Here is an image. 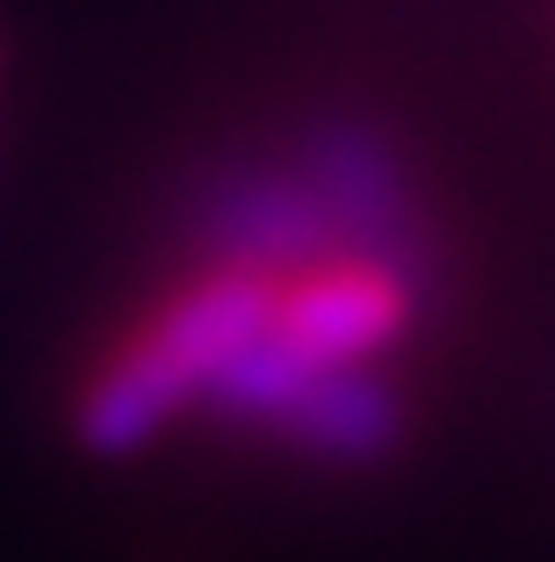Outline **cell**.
I'll return each instance as SVG.
<instances>
[{
    "instance_id": "6da1fadb",
    "label": "cell",
    "mask_w": 555,
    "mask_h": 562,
    "mask_svg": "<svg viewBox=\"0 0 555 562\" xmlns=\"http://www.w3.org/2000/svg\"><path fill=\"white\" fill-rule=\"evenodd\" d=\"M275 267H245V260H210L196 281H180L174 296L131 331L115 339L109 361L87 375L73 432L95 454H131L159 426H174L180 412L210 404V390L231 375L253 339L275 317Z\"/></svg>"
},
{
    "instance_id": "7a4b0ae2",
    "label": "cell",
    "mask_w": 555,
    "mask_h": 562,
    "mask_svg": "<svg viewBox=\"0 0 555 562\" xmlns=\"http://www.w3.org/2000/svg\"><path fill=\"white\" fill-rule=\"evenodd\" d=\"M404 432V412H397V390L368 368V375H340V382H318L311 397L281 418V447L311 454V462L332 469H368L382 462Z\"/></svg>"
}]
</instances>
